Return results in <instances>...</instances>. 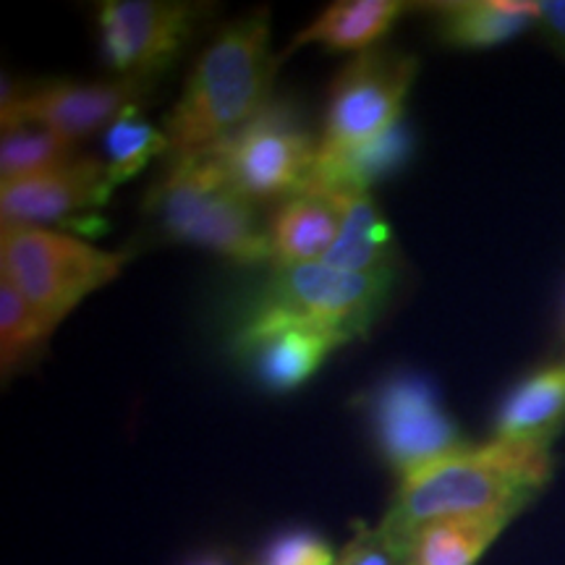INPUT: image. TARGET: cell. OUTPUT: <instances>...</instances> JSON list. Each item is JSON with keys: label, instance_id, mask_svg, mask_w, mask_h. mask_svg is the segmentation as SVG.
I'll return each mask as SVG.
<instances>
[{"label": "cell", "instance_id": "cell-3", "mask_svg": "<svg viewBox=\"0 0 565 565\" xmlns=\"http://www.w3.org/2000/svg\"><path fill=\"white\" fill-rule=\"evenodd\" d=\"M145 207L168 238L196 246L233 265H265L273 259L270 233L257 204L238 192L212 152L171 158L152 183Z\"/></svg>", "mask_w": 565, "mask_h": 565}, {"label": "cell", "instance_id": "cell-13", "mask_svg": "<svg viewBox=\"0 0 565 565\" xmlns=\"http://www.w3.org/2000/svg\"><path fill=\"white\" fill-rule=\"evenodd\" d=\"M343 221V194L303 192L288 196L273 212L267 233H270L273 267L322 263L324 254L335 244Z\"/></svg>", "mask_w": 565, "mask_h": 565}, {"label": "cell", "instance_id": "cell-27", "mask_svg": "<svg viewBox=\"0 0 565 565\" xmlns=\"http://www.w3.org/2000/svg\"><path fill=\"white\" fill-rule=\"evenodd\" d=\"M406 565H408V563H406Z\"/></svg>", "mask_w": 565, "mask_h": 565}, {"label": "cell", "instance_id": "cell-15", "mask_svg": "<svg viewBox=\"0 0 565 565\" xmlns=\"http://www.w3.org/2000/svg\"><path fill=\"white\" fill-rule=\"evenodd\" d=\"M565 424V364H550L521 380L494 416V440L553 445Z\"/></svg>", "mask_w": 565, "mask_h": 565}, {"label": "cell", "instance_id": "cell-25", "mask_svg": "<svg viewBox=\"0 0 565 565\" xmlns=\"http://www.w3.org/2000/svg\"><path fill=\"white\" fill-rule=\"evenodd\" d=\"M550 45L565 58V0H545L540 3V21H536Z\"/></svg>", "mask_w": 565, "mask_h": 565}, {"label": "cell", "instance_id": "cell-4", "mask_svg": "<svg viewBox=\"0 0 565 565\" xmlns=\"http://www.w3.org/2000/svg\"><path fill=\"white\" fill-rule=\"evenodd\" d=\"M395 270L345 273L322 263L273 267L236 324L303 322L345 341L366 335L391 299Z\"/></svg>", "mask_w": 565, "mask_h": 565}, {"label": "cell", "instance_id": "cell-8", "mask_svg": "<svg viewBox=\"0 0 565 565\" xmlns=\"http://www.w3.org/2000/svg\"><path fill=\"white\" fill-rule=\"evenodd\" d=\"M212 154L221 160L238 192L259 204L282 202L307 189L317 145L291 105L270 103Z\"/></svg>", "mask_w": 565, "mask_h": 565}, {"label": "cell", "instance_id": "cell-11", "mask_svg": "<svg viewBox=\"0 0 565 565\" xmlns=\"http://www.w3.org/2000/svg\"><path fill=\"white\" fill-rule=\"evenodd\" d=\"M113 183L105 162L76 158L55 171L19 181H0V221L3 225L71 223L110 200Z\"/></svg>", "mask_w": 565, "mask_h": 565}, {"label": "cell", "instance_id": "cell-14", "mask_svg": "<svg viewBox=\"0 0 565 565\" xmlns=\"http://www.w3.org/2000/svg\"><path fill=\"white\" fill-rule=\"evenodd\" d=\"M414 152V134L404 121L366 145L338 154H317L307 189L317 192H370L377 181L398 173Z\"/></svg>", "mask_w": 565, "mask_h": 565}, {"label": "cell", "instance_id": "cell-24", "mask_svg": "<svg viewBox=\"0 0 565 565\" xmlns=\"http://www.w3.org/2000/svg\"><path fill=\"white\" fill-rule=\"evenodd\" d=\"M335 565H406V557L387 542L380 529H362L345 545Z\"/></svg>", "mask_w": 565, "mask_h": 565}, {"label": "cell", "instance_id": "cell-23", "mask_svg": "<svg viewBox=\"0 0 565 565\" xmlns=\"http://www.w3.org/2000/svg\"><path fill=\"white\" fill-rule=\"evenodd\" d=\"M330 542L312 529H286L259 550L254 565H335Z\"/></svg>", "mask_w": 565, "mask_h": 565}, {"label": "cell", "instance_id": "cell-12", "mask_svg": "<svg viewBox=\"0 0 565 565\" xmlns=\"http://www.w3.org/2000/svg\"><path fill=\"white\" fill-rule=\"evenodd\" d=\"M345 343L333 330L303 322L236 324L231 341L233 351L249 362L257 383L273 393L301 387Z\"/></svg>", "mask_w": 565, "mask_h": 565}, {"label": "cell", "instance_id": "cell-5", "mask_svg": "<svg viewBox=\"0 0 565 565\" xmlns=\"http://www.w3.org/2000/svg\"><path fill=\"white\" fill-rule=\"evenodd\" d=\"M126 259V254L103 252L38 225H3L0 231V278L11 280L55 328L89 294L116 280Z\"/></svg>", "mask_w": 565, "mask_h": 565}, {"label": "cell", "instance_id": "cell-7", "mask_svg": "<svg viewBox=\"0 0 565 565\" xmlns=\"http://www.w3.org/2000/svg\"><path fill=\"white\" fill-rule=\"evenodd\" d=\"M370 419L380 454L401 479L469 448L435 385L422 374L395 372L383 380L370 395Z\"/></svg>", "mask_w": 565, "mask_h": 565}, {"label": "cell", "instance_id": "cell-16", "mask_svg": "<svg viewBox=\"0 0 565 565\" xmlns=\"http://www.w3.org/2000/svg\"><path fill=\"white\" fill-rule=\"evenodd\" d=\"M437 19V38L456 51H487L524 34L540 21V3L515 0H454L427 6Z\"/></svg>", "mask_w": 565, "mask_h": 565}, {"label": "cell", "instance_id": "cell-17", "mask_svg": "<svg viewBox=\"0 0 565 565\" xmlns=\"http://www.w3.org/2000/svg\"><path fill=\"white\" fill-rule=\"evenodd\" d=\"M412 9L401 0H341L328 6L312 24L296 34L286 53L301 45H324L328 51L364 53L383 40L393 24Z\"/></svg>", "mask_w": 565, "mask_h": 565}, {"label": "cell", "instance_id": "cell-10", "mask_svg": "<svg viewBox=\"0 0 565 565\" xmlns=\"http://www.w3.org/2000/svg\"><path fill=\"white\" fill-rule=\"evenodd\" d=\"M145 87L116 82H38L21 84L3 79L0 116L3 131L40 126L68 141H79L92 131H105L131 105H139Z\"/></svg>", "mask_w": 565, "mask_h": 565}, {"label": "cell", "instance_id": "cell-21", "mask_svg": "<svg viewBox=\"0 0 565 565\" xmlns=\"http://www.w3.org/2000/svg\"><path fill=\"white\" fill-rule=\"evenodd\" d=\"M51 324L11 280L0 278V366L3 377L32 366L51 341Z\"/></svg>", "mask_w": 565, "mask_h": 565}, {"label": "cell", "instance_id": "cell-26", "mask_svg": "<svg viewBox=\"0 0 565 565\" xmlns=\"http://www.w3.org/2000/svg\"><path fill=\"white\" fill-rule=\"evenodd\" d=\"M189 565H228V561H225L223 555L212 553V555H200V557H194V561L189 563Z\"/></svg>", "mask_w": 565, "mask_h": 565}, {"label": "cell", "instance_id": "cell-20", "mask_svg": "<svg viewBox=\"0 0 565 565\" xmlns=\"http://www.w3.org/2000/svg\"><path fill=\"white\" fill-rule=\"evenodd\" d=\"M171 154L166 131L141 116L139 105L126 108L121 116L103 131V162L113 186L137 179L160 154Z\"/></svg>", "mask_w": 565, "mask_h": 565}, {"label": "cell", "instance_id": "cell-2", "mask_svg": "<svg viewBox=\"0 0 565 565\" xmlns=\"http://www.w3.org/2000/svg\"><path fill=\"white\" fill-rule=\"evenodd\" d=\"M275 68L267 9L228 21L196 55L162 121L171 158L212 152L254 121L273 103Z\"/></svg>", "mask_w": 565, "mask_h": 565}, {"label": "cell", "instance_id": "cell-18", "mask_svg": "<svg viewBox=\"0 0 565 565\" xmlns=\"http://www.w3.org/2000/svg\"><path fill=\"white\" fill-rule=\"evenodd\" d=\"M393 231L370 192L343 194V221L322 265L345 273L393 270Z\"/></svg>", "mask_w": 565, "mask_h": 565}, {"label": "cell", "instance_id": "cell-6", "mask_svg": "<svg viewBox=\"0 0 565 565\" xmlns=\"http://www.w3.org/2000/svg\"><path fill=\"white\" fill-rule=\"evenodd\" d=\"M416 58L387 47L359 53L335 76L317 154L366 145L404 121V103L416 79Z\"/></svg>", "mask_w": 565, "mask_h": 565}, {"label": "cell", "instance_id": "cell-9", "mask_svg": "<svg viewBox=\"0 0 565 565\" xmlns=\"http://www.w3.org/2000/svg\"><path fill=\"white\" fill-rule=\"evenodd\" d=\"M207 6L173 0H108L97 6L100 53L118 79L139 84L173 66Z\"/></svg>", "mask_w": 565, "mask_h": 565}, {"label": "cell", "instance_id": "cell-22", "mask_svg": "<svg viewBox=\"0 0 565 565\" xmlns=\"http://www.w3.org/2000/svg\"><path fill=\"white\" fill-rule=\"evenodd\" d=\"M74 147V141L40 129V126H21V129L3 131V139H0V179L19 181L68 166L71 160H76Z\"/></svg>", "mask_w": 565, "mask_h": 565}, {"label": "cell", "instance_id": "cell-1", "mask_svg": "<svg viewBox=\"0 0 565 565\" xmlns=\"http://www.w3.org/2000/svg\"><path fill=\"white\" fill-rule=\"evenodd\" d=\"M553 477L550 445L494 440L469 445L461 454L424 466L401 479L391 511L377 529L408 555L422 526L443 519L513 513L519 515Z\"/></svg>", "mask_w": 565, "mask_h": 565}, {"label": "cell", "instance_id": "cell-19", "mask_svg": "<svg viewBox=\"0 0 565 565\" xmlns=\"http://www.w3.org/2000/svg\"><path fill=\"white\" fill-rule=\"evenodd\" d=\"M513 513L471 515V519H443L422 526L408 542V565H477Z\"/></svg>", "mask_w": 565, "mask_h": 565}]
</instances>
